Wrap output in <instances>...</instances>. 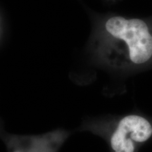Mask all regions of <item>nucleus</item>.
I'll return each mask as SVG.
<instances>
[{
	"label": "nucleus",
	"mask_w": 152,
	"mask_h": 152,
	"mask_svg": "<svg viewBox=\"0 0 152 152\" xmlns=\"http://www.w3.org/2000/svg\"><path fill=\"white\" fill-rule=\"evenodd\" d=\"M105 27L111 35L126 42L130 58L133 63L144 64L151 58L152 36L143 20L114 16L107 20Z\"/></svg>",
	"instance_id": "nucleus-1"
},
{
	"label": "nucleus",
	"mask_w": 152,
	"mask_h": 152,
	"mask_svg": "<svg viewBox=\"0 0 152 152\" xmlns=\"http://www.w3.org/2000/svg\"><path fill=\"white\" fill-rule=\"evenodd\" d=\"M152 126L144 118L130 115L120 121L112 134L111 146L114 152H134V143L146 142L151 137Z\"/></svg>",
	"instance_id": "nucleus-2"
}]
</instances>
